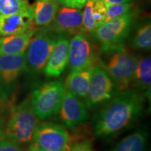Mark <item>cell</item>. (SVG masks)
<instances>
[{
	"mask_svg": "<svg viewBox=\"0 0 151 151\" xmlns=\"http://www.w3.org/2000/svg\"><path fill=\"white\" fill-rule=\"evenodd\" d=\"M66 88L60 81L46 82L35 88L30 104L39 120H45L58 113Z\"/></svg>",
	"mask_w": 151,
	"mask_h": 151,
	"instance_id": "obj_3",
	"label": "cell"
},
{
	"mask_svg": "<svg viewBox=\"0 0 151 151\" xmlns=\"http://www.w3.org/2000/svg\"><path fill=\"white\" fill-rule=\"evenodd\" d=\"M148 137L147 129H139L124 137L111 151H148Z\"/></svg>",
	"mask_w": 151,
	"mask_h": 151,
	"instance_id": "obj_18",
	"label": "cell"
},
{
	"mask_svg": "<svg viewBox=\"0 0 151 151\" xmlns=\"http://www.w3.org/2000/svg\"><path fill=\"white\" fill-rule=\"evenodd\" d=\"M94 66L71 71L65 80L66 90L72 92L81 99L86 97L89 89Z\"/></svg>",
	"mask_w": 151,
	"mask_h": 151,
	"instance_id": "obj_15",
	"label": "cell"
},
{
	"mask_svg": "<svg viewBox=\"0 0 151 151\" xmlns=\"http://www.w3.org/2000/svg\"><path fill=\"white\" fill-rule=\"evenodd\" d=\"M118 92L116 83L104 68L101 62L94 66L86 98L87 108L92 109L106 104Z\"/></svg>",
	"mask_w": 151,
	"mask_h": 151,
	"instance_id": "obj_7",
	"label": "cell"
},
{
	"mask_svg": "<svg viewBox=\"0 0 151 151\" xmlns=\"http://www.w3.org/2000/svg\"><path fill=\"white\" fill-rule=\"evenodd\" d=\"M27 151H45V150H43V149L39 148V147L35 143H34L32 141V142H30L29 146H28Z\"/></svg>",
	"mask_w": 151,
	"mask_h": 151,
	"instance_id": "obj_29",
	"label": "cell"
},
{
	"mask_svg": "<svg viewBox=\"0 0 151 151\" xmlns=\"http://www.w3.org/2000/svg\"><path fill=\"white\" fill-rule=\"evenodd\" d=\"M1 118H0V129H1Z\"/></svg>",
	"mask_w": 151,
	"mask_h": 151,
	"instance_id": "obj_30",
	"label": "cell"
},
{
	"mask_svg": "<svg viewBox=\"0 0 151 151\" xmlns=\"http://www.w3.org/2000/svg\"><path fill=\"white\" fill-rule=\"evenodd\" d=\"M0 151H23L17 143L5 137H0Z\"/></svg>",
	"mask_w": 151,
	"mask_h": 151,
	"instance_id": "obj_25",
	"label": "cell"
},
{
	"mask_svg": "<svg viewBox=\"0 0 151 151\" xmlns=\"http://www.w3.org/2000/svg\"><path fill=\"white\" fill-rule=\"evenodd\" d=\"M56 37L46 29L36 32L25 50L27 73L36 75L43 70L55 45Z\"/></svg>",
	"mask_w": 151,
	"mask_h": 151,
	"instance_id": "obj_6",
	"label": "cell"
},
{
	"mask_svg": "<svg viewBox=\"0 0 151 151\" xmlns=\"http://www.w3.org/2000/svg\"><path fill=\"white\" fill-rule=\"evenodd\" d=\"M49 29L58 35H75L81 32L83 11L64 6L58 9Z\"/></svg>",
	"mask_w": 151,
	"mask_h": 151,
	"instance_id": "obj_11",
	"label": "cell"
},
{
	"mask_svg": "<svg viewBox=\"0 0 151 151\" xmlns=\"http://www.w3.org/2000/svg\"><path fill=\"white\" fill-rule=\"evenodd\" d=\"M144 101L143 94L137 90L118 92L96 115L94 134L109 137L129 127L142 114Z\"/></svg>",
	"mask_w": 151,
	"mask_h": 151,
	"instance_id": "obj_1",
	"label": "cell"
},
{
	"mask_svg": "<svg viewBox=\"0 0 151 151\" xmlns=\"http://www.w3.org/2000/svg\"><path fill=\"white\" fill-rule=\"evenodd\" d=\"M134 17L129 11L97 28L94 35L101 44V50L113 51L123 48V42L131 30Z\"/></svg>",
	"mask_w": 151,
	"mask_h": 151,
	"instance_id": "obj_4",
	"label": "cell"
},
{
	"mask_svg": "<svg viewBox=\"0 0 151 151\" xmlns=\"http://www.w3.org/2000/svg\"><path fill=\"white\" fill-rule=\"evenodd\" d=\"M39 123L30 101L25 99L13 109L4 130V137L18 145L29 143L32 141Z\"/></svg>",
	"mask_w": 151,
	"mask_h": 151,
	"instance_id": "obj_2",
	"label": "cell"
},
{
	"mask_svg": "<svg viewBox=\"0 0 151 151\" xmlns=\"http://www.w3.org/2000/svg\"><path fill=\"white\" fill-rule=\"evenodd\" d=\"M60 4L69 8H83L88 0H58Z\"/></svg>",
	"mask_w": 151,
	"mask_h": 151,
	"instance_id": "obj_27",
	"label": "cell"
},
{
	"mask_svg": "<svg viewBox=\"0 0 151 151\" xmlns=\"http://www.w3.org/2000/svg\"><path fill=\"white\" fill-rule=\"evenodd\" d=\"M25 69V52L0 55V81L3 84L14 83Z\"/></svg>",
	"mask_w": 151,
	"mask_h": 151,
	"instance_id": "obj_14",
	"label": "cell"
},
{
	"mask_svg": "<svg viewBox=\"0 0 151 151\" xmlns=\"http://www.w3.org/2000/svg\"><path fill=\"white\" fill-rule=\"evenodd\" d=\"M107 6L114 4H120L129 3L131 0H103Z\"/></svg>",
	"mask_w": 151,
	"mask_h": 151,
	"instance_id": "obj_28",
	"label": "cell"
},
{
	"mask_svg": "<svg viewBox=\"0 0 151 151\" xmlns=\"http://www.w3.org/2000/svg\"><path fill=\"white\" fill-rule=\"evenodd\" d=\"M132 6H133V4L131 2L109 6L107 7L106 18L105 22L110 21L128 12L132 8Z\"/></svg>",
	"mask_w": 151,
	"mask_h": 151,
	"instance_id": "obj_23",
	"label": "cell"
},
{
	"mask_svg": "<svg viewBox=\"0 0 151 151\" xmlns=\"http://www.w3.org/2000/svg\"><path fill=\"white\" fill-rule=\"evenodd\" d=\"M107 5L103 0H94L93 4V18L97 27L105 22L106 18Z\"/></svg>",
	"mask_w": 151,
	"mask_h": 151,
	"instance_id": "obj_24",
	"label": "cell"
},
{
	"mask_svg": "<svg viewBox=\"0 0 151 151\" xmlns=\"http://www.w3.org/2000/svg\"><path fill=\"white\" fill-rule=\"evenodd\" d=\"M58 0H35L32 6L33 20L37 26L50 25L59 9Z\"/></svg>",
	"mask_w": 151,
	"mask_h": 151,
	"instance_id": "obj_17",
	"label": "cell"
},
{
	"mask_svg": "<svg viewBox=\"0 0 151 151\" xmlns=\"http://www.w3.org/2000/svg\"><path fill=\"white\" fill-rule=\"evenodd\" d=\"M36 32L35 28L19 35L0 37V55L23 53Z\"/></svg>",
	"mask_w": 151,
	"mask_h": 151,
	"instance_id": "obj_16",
	"label": "cell"
},
{
	"mask_svg": "<svg viewBox=\"0 0 151 151\" xmlns=\"http://www.w3.org/2000/svg\"><path fill=\"white\" fill-rule=\"evenodd\" d=\"M69 151H93L91 142L88 140L78 141L70 146Z\"/></svg>",
	"mask_w": 151,
	"mask_h": 151,
	"instance_id": "obj_26",
	"label": "cell"
},
{
	"mask_svg": "<svg viewBox=\"0 0 151 151\" xmlns=\"http://www.w3.org/2000/svg\"><path fill=\"white\" fill-rule=\"evenodd\" d=\"M132 47L138 50H150L151 47V24L147 23L137 29L132 40Z\"/></svg>",
	"mask_w": 151,
	"mask_h": 151,
	"instance_id": "obj_20",
	"label": "cell"
},
{
	"mask_svg": "<svg viewBox=\"0 0 151 151\" xmlns=\"http://www.w3.org/2000/svg\"><path fill=\"white\" fill-rule=\"evenodd\" d=\"M69 46L67 36L58 35L53 50L43 70L47 77L57 78L64 72L69 62Z\"/></svg>",
	"mask_w": 151,
	"mask_h": 151,
	"instance_id": "obj_12",
	"label": "cell"
},
{
	"mask_svg": "<svg viewBox=\"0 0 151 151\" xmlns=\"http://www.w3.org/2000/svg\"><path fill=\"white\" fill-rule=\"evenodd\" d=\"M151 83V58L150 57L139 60L134 76L132 86L137 91L148 90Z\"/></svg>",
	"mask_w": 151,
	"mask_h": 151,
	"instance_id": "obj_19",
	"label": "cell"
},
{
	"mask_svg": "<svg viewBox=\"0 0 151 151\" xmlns=\"http://www.w3.org/2000/svg\"><path fill=\"white\" fill-rule=\"evenodd\" d=\"M32 8L12 15H0V36L19 35L35 29Z\"/></svg>",
	"mask_w": 151,
	"mask_h": 151,
	"instance_id": "obj_13",
	"label": "cell"
},
{
	"mask_svg": "<svg viewBox=\"0 0 151 151\" xmlns=\"http://www.w3.org/2000/svg\"><path fill=\"white\" fill-rule=\"evenodd\" d=\"M30 9L27 0H0V15L19 14Z\"/></svg>",
	"mask_w": 151,
	"mask_h": 151,
	"instance_id": "obj_21",
	"label": "cell"
},
{
	"mask_svg": "<svg viewBox=\"0 0 151 151\" xmlns=\"http://www.w3.org/2000/svg\"><path fill=\"white\" fill-rule=\"evenodd\" d=\"M61 121L69 129H74L89 118L86 104L77 96L66 90L58 111Z\"/></svg>",
	"mask_w": 151,
	"mask_h": 151,
	"instance_id": "obj_10",
	"label": "cell"
},
{
	"mask_svg": "<svg viewBox=\"0 0 151 151\" xmlns=\"http://www.w3.org/2000/svg\"><path fill=\"white\" fill-rule=\"evenodd\" d=\"M102 65L116 83L118 92L131 89L139 58L124 48L113 50Z\"/></svg>",
	"mask_w": 151,
	"mask_h": 151,
	"instance_id": "obj_5",
	"label": "cell"
},
{
	"mask_svg": "<svg viewBox=\"0 0 151 151\" xmlns=\"http://www.w3.org/2000/svg\"><path fill=\"white\" fill-rule=\"evenodd\" d=\"M94 0H88L83 11V25L81 33L94 34L97 29V24L93 18Z\"/></svg>",
	"mask_w": 151,
	"mask_h": 151,
	"instance_id": "obj_22",
	"label": "cell"
},
{
	"mask_svg": "<svg viewBox=\"0 0 151 151\" xmlns=\"http://www.w3.org/2000/svg\"><path fill=\"white\" fill-rule=\"evenodd\" d=\"M32 141L45 151H69L71 146L69 132L60 124L50 122L37 124Z\"/></svg>",
	"mask_w": 151,
	"mask_h": 151,
	"instance_id": "obj_8",
	"label": "cell"
},
{
	"mask_svg": "<svg viewBox=\"0 0 151 151\" xmlns=\"http://www.w3.org/2000/svg\"><path fill=\"white\" fill-rule=\"evenodd\" d=\"M99 62L97 49L86 34L73 35L69 46L68 65L71 71L94 66Z\"/></svg>",
	"mask_w": 151,
	"mask_h": 151,
	"instance_id": "obj_9",
	"label": "cell"
}]
</instances>
